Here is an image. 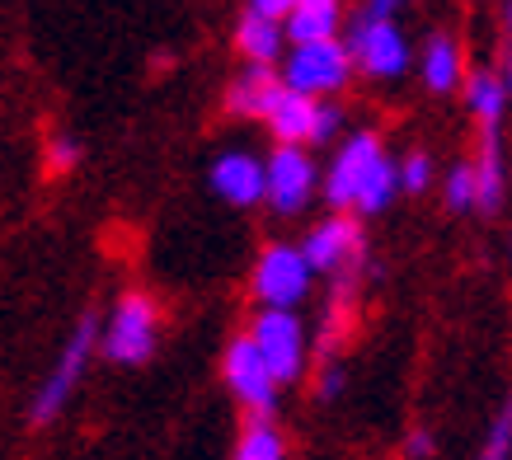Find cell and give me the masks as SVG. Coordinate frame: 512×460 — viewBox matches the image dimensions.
<instances>
[{
    "instance_id": "obj_1",
    "label": "cell",
    "mask_w": 512,
    "mask_h": 460,
    "mask_svg": "<svg viewBox=\"0 0 512 460\" xmlns=\"http://www.w3.org/2000/svg\"><path fill=\"white\" fill-rule=\"evenodd\" d=\"M343 47H348L357 71L372 80H395L409 66V38L395 24V5H367V10H357Z\"/></svg>"
},
{
    "instance_id": "obj_2",
    "label": "cell",
    "mask_w": 512,
    "mask_h": 460,
    "mask_svg": "<svg viewBox=\"0 0 512 460\" xmlns=\"http://www.w3.org/2000/svg\"><path fill=\"white\" fill-rule=\"evenodd\" d=\"M94 348H99V315H94V310H85V315H80V324L71 329V338L62 343L57 367L47 371V381L38 385V395H33V404H29V423H33V428L52 423V418L66 409L71 390H76L80 376H85V367H90Z\"/></svg>"
},
{
    "instance_id": "obj_3",
    "label": "cell",
    "mask_w": 512,
    "mask_h": 460,
    "mask_svg": "<svg viewBox=\"0 0 512 460\" xmlns=\"http://www.w3.org/2000/svg\"><path fill=\"white\" fill-rule=\"evenodd\" d=\"M160 338V310L146 292H127L118 296L109 324H104V357L123 362V367H141L146 357L156 353Z\"/></svg>"
},
{
    "instance_id": "obj_4",
    "label": "cell",
    "mask_w": 512,
    "mask_h": 460,
    "mask_svg": "<svg viewBox=\"0 0 512 460\" xmlns=\"http://www.w3.org/2000/svg\"><path fill=\"white\" fill-rule=\"evenodd\" d=\"M311 282H315V268L306 259L301 245H268L254 263V296L264 301V310H296L306 296H311Z\"/></svg>"
},
{
    "instance_id": "obj_5",
    "label": "cell",
    "mask_w": 512,
    "mask_h": 460,
    "mask_svg": "<svg viewBox=\"0 0 512 460\" xmlns=\"http://www.w3.org/2000/svg\"><path fill=\"white\" fill-rule=\"evenodd\" d=\"M353 57H348V47L339 43H315V47H292L287 52V62H282V85L292 94H306L315 104H325L334 90H343L348 80H353Z\"/></svg>"
},
{
    "instance_id": "obj_6",
    "label": "cell",
    "mask_w": 512,
    "mask_h": 460,
    "mask_svg": "<svg viewBox=\"0 0 512 460\" xmlns=\"http://www.w3.org/2000/svg\"><path fill=\"white\" fill-rule=\"evenodd\" d=\"M221 371H226L231 395L240 399L254 418H268L273 409H278V376L268 371L264 353L254 348V338L249 334H235L231 343H226V362H221Z\"/></svg>"
},
{
    "instance_id": "obj_7",
    "label": "cell",
    "mask_w": 512,
    "mask_h": 460,
    "mask_svg": "<svg viewBox=\"0 0 512 460\" xmlns=\"http://www.w3.org/2000/svg\"><path fill=\"white\" fill-rule=\"evenodd\" d=\"M249 338L264 353L278 385H292L306 371V329H301V320H296L292 310H259L254 324H249Z\"/></svg>"
},
{
    "instance_id": "obj_8",
    "label": "cell",
    "mask_w": 512,
    "mask_h": 460,
    "mask_svg": "<svg viewBox=\"0 0 512 460\" xmlns=\"http://www.w3.org/2000/svg\"><path fill=\"white\" fill-rule=\"evenodd\" d=\"M268 165V207L278 216H292L311 202L320 174H315V160L306 146H278V151L264 160Z\"/></svg>"
},
{
    "instance_id": "obj_9",
    "label": "cell",
    "mask_w": 512,
    "mask_h": 460,
    "mask_svg": "<svg viewBox=\"0 0 512 460\" xmlns=\"http://www.w3.org/2000/svg\"><path fill=\"white\" fill-rule=\"evenodd\" d=\"M386 155V146H381V137L376 132H353V137L339 146V155H334V165H329L325 174V198L339 207V212H353V198L357 188H362V179L372 174V165Z\"/></svg>"
},
{
    "instance_id": "obj_10",
    "label": "cell",
    "mask_w": 512,
    "mask_h": 460,
    "mask_svg": "<svg viewBox=\"0 0 512 460\" xmlns=\"http://www.w3.org/2000/svg\"><path fill=\"white\" fill-rule=\"evenodd\" d=\"M207 184H212V193H217L221 202H231V207H254V202L268 198V165L249 151H221L217 160H212Z\"/></svg>"
},
{
    "instance_id": "obj_11",
    "label": "cell",
    "mask_w": 512,
    "mask_h": 460,
    "mask_svg": "<svg viewBox=\"0 0 512 460\" xmlns=\"http://www.w3.org/2000/svg\"><path fill=\"white\" fill-rule=\"evenodd\" d=\"M301 249H306L315 273H343V268H353L362 259V226L348 212H334L306 235Z\"/></svg>"
},
{
    "instance_id": "obj_12",
    "label": "cell",
    "mask_w": 512,
    "mask_h": 460,
    "mask_svg": "<svg viewBox=\"0 0 512 460\" xmlns=\"http://www.w3.org/2000/svg\"><path fill=\"white\" fill-rule=\"evenodd\" d=\"M282 94H287L282 71H273V66H245V71L231 80L226 108H231V113H240V118H264V123H268V113L278 108Z\"/></svg>"
},
{
    "instance_id": "obj_13",
    "label": "cell",
    "mask_w": 512,
    "mask_h": 460,
    "mask_svg": "<svg viewBox=\"0 0 512 460\" xmlns=\"http://www.w3.org/2000/svg\"><path fill=\"white\" fill-rule=\"evenodd\" d=\"M282 29H287V43H292V47L339 43L343 5H339V0H296Z\"/></svg>"
},
{
    "instance_id": "obj_14",
    "label": "cell",
    "mask_w": 512,
    "mask_h": 460,
    "mask_svg": "<svg viewBox=\"0 0 512 460\" xmlns=\"http://www.w3.org/2000/svg\"><path fill=\"white\" fill-rule=\"evenodd\" d=\"M282 43H287V29H282L278 19L254 15L245 5V15L235 19V47H240V57L249 66H273L282 57Z\"/></svg>"
},
{
    "instance_id": "obj_15",
    "label": "cell",
    "mask_w": 512,
    "mask_h": 460,
    "mask_svg": "<svg viewBox=\"0 0 512 460\" xmlns=\"http://www.w3.org/2000/svg\"><path fill=\"white\" fill-rule=\"evenodd\" d=\"M419 71H423V85L433 94H447L461 85L466 76V57H461V43L451 33H433L423 43V57H419Z\"/></svg>"
},
{
    "instance_id": "obj_16",
    "label": "cell",
    "mask_w": 512,
    "mask_h": 460,
    "mask_svg": "<svg viewBox=\"0 0 512 460\" xmlns=\"http://www.w3.org/2000/svg\"><path fill=\"white\" fill-rule=\"evenodd\" d=\"M315 118H320V104L306 99V94H282L278 108L268 113V127H273V137L278 146H311L315 137Z\"/></svg>"
},
{
    "instance_id": "obj_17",
    "label": "cell",
    "mask_w": 512,
    "mask_h": 460,
    "mask_svg": "<svg viewBox=\"0 0 512 460\" xmlns=\"http://www.w3.org/2000/svg\"><path fill=\"white\" fill-rule=\"evenodd\" d=\"M508 193V174H503V151H498V132H484L480 155H475V207L498 212Z\"/></svg>"
},
{
    "instance_id": "obj_18",
    "label": "cell",
    "mask_w": 512,
    "mask_h": 460,
    "mask_svg": "<svg viewBox=\"0 0 512 460\" xmlns=\"http://www.w3.org/2000/svg\"><path fill=\"white\" fill-rule=\"evenodd\" d=\"M466 108L484 132H498L503 113H508V85H503V76H494V71H475V76L466 80Z\"/></svg>"
},
{
    "instance_id": "obj_19",
    "label": "cell",
    "mask_w": 512,
    "mask_h": 460,
    "mask_svg": "<svg viewBox=\"0 0 512 460\" xmlns=\"http://www.w3.org/2000/svg\"><path fill=\"white\" fill-rule=\"evenodd\" d=\"M400 193V160H390V155H381L372 165V174L362 179V188H357V198H353V212H362V216H372V212H381L390 198Z\"/></svg>"
},
{
    "instance_id": "obj_20",
    "label": "cell",
    "mask_w": 512,
    "mask_h": 460,
    "mask_svg": "<svg viewBox=\"0 0 512 460\" xmlns=\"http://www.w3.org/2000/svg\"><path fill=\"white\" fill-rule=\"evenodd\" d=\"M282 456H287V446H282V432L273 428V418H249V428L235 442V460H282Z\"/></svg>"
},
{
    "instance_id": "obj_21",
    "label": "cell",
    "mask_w": 512,
    "mask_h": 460,
    "mask_svg": "<svg viewBox=\"0 0 512 460\" xmlns=\"http://www.w3.org/2000/svg\"><path fill=\"white\" fill-rule=\"evenodd\" d=\"M442 193H447V207H451V212H470V207H475V160L451 165L447 179H442Z\"/></svg>"
},
{
    "instance_id": "obj_22",
    "label": "cell",
    "mask_w": 512,
    "mask_h": 460,
    "mask_svg": "<svg viewBox=\"0 0 512 460\" xmlns=\"http://www.w3.org/2000/svg\"><path fill=\"white\" fill-rule=\"evenodd\" d=\"M480 460H512V404H503V414L494 418V428L484 437Z\"/></svg>"
},
{
    "instance_id": "obj_23",
    "label": "cell",
    "mask_w": 512,
    "mask_h": 460,
    "mask_svg": "<svg viewBox=\"0 0 512 460\" xmlns=\"http://www.w3.org/2000/svg\"><path fill=\"white\" fill-rule=\"evenodd\" d=\"M428 184H433V160H428L423 151L404 155V160H400V188H404V193H423Z\"/></svg>"
},
{
    "instance_id": "obj_24",
    "label": "cell",
    "mask_w": 512,
    "mask_h": 460,
    "mask_svg": "<svg viewBox=\"0 0 512 460\" xmlns=\"http://www.w3.org/2000/svg\"><path fill=\"white\" fill-rule=\"evenodd\" d=\"M80 165V141L66 137V132H57V137H47V169L52 174H66V169Z\"/></svg>"
},
{
    "instance_id": "obj_25",
    "label": "cell",
    "mask_w": 512,
    "mask_h": 460,
    "mask_svg": "<svg viewBox=\"0 0 512 460\" xmlns=\"http://www.w3.org/2000/svg\"><path fill=\"white\" fill-rule=\"evenodd\" d=\"M339 123H343V113L334 104H320V118H315V137L311 146H325V141L339 137Z\"/></svg>"
},
{
    "instance_id": "obj_26",
    "label": "cell",
    "mask_w": 512,
    "mask_h": 460,
    "mask_svg": "<svg viewBox=\"0 0 512 460\" xmlns=\"http://www.w3.org/2000/svg\"><path fill=\"white\" fill-rule=\"evenodd\" d=\"M404 456H414V460L433 456V437H428L423 428H414V432H409V442H404Z\"/></svg>"
},
{
    "instance_id": "obj_27",
    "label": "cell",
    "mask_w": 512,
    "mask_h": 460,
    "mask_svg": "<svg viewBox=\"0 0 512 460\" xmlns=\"http://www.w3.org/2000/svg\"><path fill=\"white\" fill-rule=\"evenodd\" d=\"M339 390H343V367H325V371H320V395L334 399Z\"/></svg>"
},
{
    "instance_id": "obj_28",
    "label": "cell",
    "mask_w": 512,
    "mask_h": 460,
    "mask_svg": "<svg viewBox=\"0 0 512 460\" xmlns=\"http://www.w3.org/2000/svg\"><path fill=\"white\" fill-rule=\"evenodd\" d=\"M503 85H508V99H512V43H508V62H503Z\"/></svg>"
},
{
    "instance_id": "obj_29",
    "label": "cell",
    "mask_w": 512,
    "mask_h": 460,
    "mask_svg": "<svg viewBox=\"0 0 512 460\" xmlns=\"http://www.w3.org/2000/svg\"><path fill=\"white\" fill-rule=\"evenodd\" d=\"M503 29H508V43H512V5H503Z\"/></svg>"
}]
</instances>
